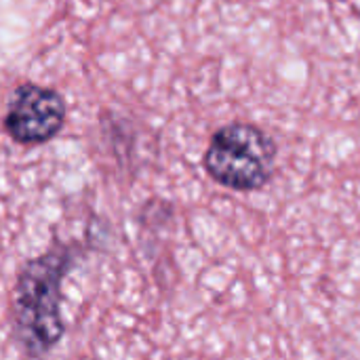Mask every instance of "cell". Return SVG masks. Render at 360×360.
Masks as SVG:
<instances>
[{"instance_id":"obj_1","label":"cell","mask_w":360,"mask_h":360,"mask_svg":"<svg viewBox=\"0 0 360 360\" xmlns=\"http://www.w3.org/2000/svg\"><path fill=\"white\" fill-rule=\"evenodd\" d=\"M72 259L70 247L55 245L42 255L27 259L15 278L11 297L13 335L30 359L46 356L63 338L61 283Z\"/></svg>"},{"instance_id":"obj_2","label":"cell","mask_w":360,"mask_h":360,"mask_svg":"<svg viewBox=\"0 0 360 360\" xmlns=\"http://www.w3.org/2000/svg\"><path fill=\"white\" fill-rule=\"evenodd\" d=\"M276 141L257 124L230 122L211 135L202 167L207 175L234 192L262 190L274 175Z\"/></svg>"},{"instance_id":"obj_3","label":"cell","mask_w":360,"mask_h":360,"mask_svg":"<svg viewBox=\"0 0 360 360\" xmlns=\"http://www.w3.org/2000/svg\"><path fill=\"white\" fill-rule=\"evenodd\" d=\"M65 116V101L55 89L21 82L11 97L2 127L19 146H42L61 133Z\"/></svg>"}]
</instances>
